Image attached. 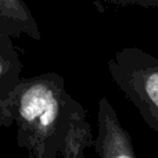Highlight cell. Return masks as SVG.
Returning <instances> with one entry per match:
<instances>
[{
    "label": "cell",
    "instance_id": "obj_1",
    "mask_svg": "<svg viewBox=\"0 0 158 158\" xmlns=\"http://www.w3.org/2000/svg\"><path fill=\"white\" fill-rule=\"evenodd\" d=\"M75 101L57 72L22 78L0 101V126H15L17 144L28 158H58Z\"/></svg>",
    "mask_w": 158,
    "mask_h": 158
},
{
    "label": "cell",
    "instance_id": "obj_2",
    "mask_svg": "<svg viewBox=\"0 0 158 158\" xmlns=\"http://www.w3.org/2000/svg\"><path fill=\"white\" fill-rule=\"evenodd\" d=\"M107 65L115 86L133 104L146 125L158 133V57L126 47L115 53Z\"/></svg>",
    "mask_w": 158,
    "mask_h": 158
},
{
    "label": "cell",
    "instance_id": "obj_3",
    "mask_svg": "<svg viewBox=\"0 0 158 158\" xmlns=\"http://www.w3.org/2000/svg\"><path fill=\"white\" fill-rule=\"evenodd\" d=\"M93 147L98 158H137L131 135L104 96L98 100L97 136Z\"/></svg>",
    "mask_w": 158,
    "mask_h": 158
},
{
    "label": "cell",
    "instance_id": "obj_4",
    "mask_svg": "<svg viewBox=\"0 0 158 158\" xmlns=\"http://www.w3.org/2000/svg\"><path fill=\"white\" fill-rule=\"evenodd\" d=\"M0 31L13 39L22 35L35 40L42 39L38 22L24 0H0Z\"/></svg>",
    "mask_w": 158,
    "mask_h": 158
},
{
    "label": "cell",
    "instance_id": "obj_5",
    "mask_svg": "<svg viewBox=\"0 0 158 158\" xmlns=\"http://www.w3.org/2000/svg\"><path fill=\"white\" fill-rule=\"evenodd\" d=\"M93 144H94V137H93L92 126L87 122L86 112L81 103L75 101L69 125L60 147V157L85 158V150L93 147Z\"/></svg>",
    "mask_w": 158,
    "mask_h": 158
},
{
    "label": "cell",
    "instance_id": "obj_6",
    "mask_svg": "<svg viewBox=\"0 0 158 158\" xmlns=\"http://www.w3.org/2000/svg\"><path fill=\"white\" fill-rule=\"evenodd\" d=\"M24 64L13 38L0 31V101L7 98L22 81Z\"/></svg>",
    "mask_w": 158,
    "mask_h": 158
}]
</instances>
